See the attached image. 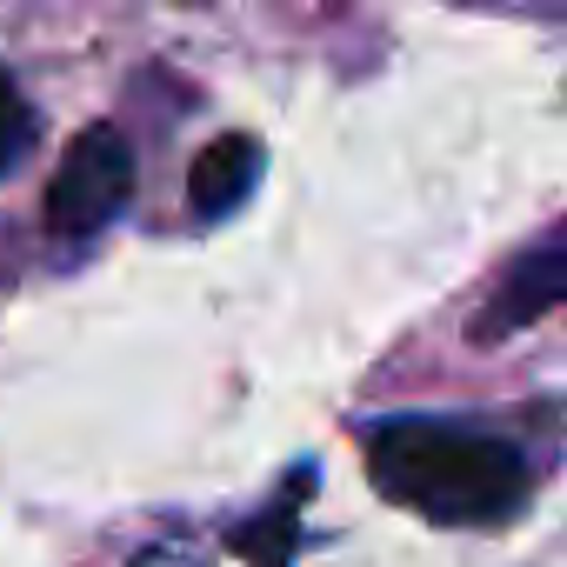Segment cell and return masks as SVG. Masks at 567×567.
I'll return each mask as SVG.
<instances>
[{
    "label": "cell",
    "instance_id": "obj_4",
    "mask_svg": "<svg viewBox=\"0 0 567 567\" xmlns=\"http://www.w3.org/2000/svg\"><path fill=\"white\" fill-rule=\"evenodd\" d=\"M254 174H260V147H254L247 134H220V141H207V147L194 154V174H187V200H194V214H207V220L234 214V207L247 200Z\"/></svg>",
    "mask_w": 567,
    "mask_h": 567
},
{
    "label": "cell",
    "instance_id": "obj_2",
    "mask_svg": "<svg viewBox=\"0 0 567 567\" xmlns=\"http://www.w3.org/2000/svg\"><path fill=\"white\" fill-rule=\"evenodd\" d=\"M127 187H134V154H127V141H121L114 127H87V134L61 154V167H54L48 200H41V220H48V234H61V240L101 234V227L127 207Z\"/></svg>",
    "mask_w": 567,
    "mask_h": 567
},
{
    "label": "cell",
    "instance_id": "obj_5",
    "mask_svg": "<svg viewBox=\"0 0 567 567\" xmlns=\"http://www.w3.org/2000/svg\"><path fill=\"white\" fill-rule=\"evenodd\" d=\"M21 147H28V101L14 94L8 74H0V174L21 161Z\"/></svg>",
    "mask_w": 567,
    "mask_h": 567
},
{
    "label": "cell",
    "instance_id": "obj_3",
    "mask_svg": "<svg viewBox=\"0 0 567 567\" xmlns=\"http://www.w3.org/2000/svg\"><path fill=\"white\" fill-rule=\"evenodd\" d=\"M567 295V247H560V234H547L514 274H507V288H501V301H494V315L481 321V334H507V328H527V321H540L554 301Z\"/></svg>",
    "mask_w": 567,
    "mask_h": 567
},
{
    "label": "cell",
    "instance_id": "obj_1",
    "mask_svg": "<svg viewBox=\"0 0 567 567\" xmlns=\"http://www.w3.org/2000/svg\"><path fill=\"white\" fill-rule=\"evenodd\" d=\"M368 474L388 501L447 520V527H487L507 520L527 501V461L520 447L494 434H467L447 421H388L368 434Z\"/></svg>",
    "mask_w": 567,
    "mask_h": 567
}]
</instances>
